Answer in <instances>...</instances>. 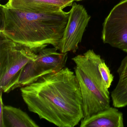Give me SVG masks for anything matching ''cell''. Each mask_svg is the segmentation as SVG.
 <instances>
[{
	"instance_id": "1",
	"label": "cell",
	"mask_w": 127,
	"mask_h": 127,
	"mask_svg": "<svg viewBox=\"0 0 127 127\" xmlns=\"http://www.w3.org/2000/svg\"><path fill=\"white\" fill-rule=\"evenodd\" d=\"M29 111L59 127H74L84 118L79 83L67 67L21 88Z\"/></svg>"
},
{
	"instance_id": "2",
	"label": "cell",
	"mask_w": 127,
	"mask_h": 127,
	"mask_svg": "<svg viewBox=\"0 0 127 127\" xmlns=\"http://www.w3.org/2000/svg\"><path fill=\"white\" fill-rule=\"evenodd\" d=\"M69 12L34 13L0 5V32L15 42L37 53L49 45L57 48Z\"/></svg>"
},
{
	"instance_id": "3",
	"label": "cell",
	"mask_w": 127,
	"mask_h": 127,
	"mask_svg": "<svg viewBox=\"0 0 127 127\" xmlns=\"http://www.w3.org/2000/svg\"><path fill=\"white\" fill-rule=\"evenodd\" d=\"M72 60L76 64L75 73L82 96L83 119H87L110 107V93L98 69L103 59L90 49Z\"/></svg>"
},
{
	"instance_id": "4",
	"label": "cell",
	"mask_w": 127,
	"mask_h": 127,
	"mask_svg": "<svg viewBox=\"0 0 127 127\" xmlns=\"http://www.w3.org/2000/svg\"><path fill=\"white\" fill-rule=\"evenodd\" d=\"M37 53L28 47L13 41L0 32V90L9 93L12 85L27 64Z\"/></svg>"
},
{
	"instance_id": "5",
	"label": "cell",
	"mask_w": 127,
	"mask_h": 127,
	"mask_svg": "<svg viewBox=\"0 0 127 127\" xmlns=\"http://www.w3.org/2000/svg\"><path fill=\"white\" fill-rule=\"evenodd\" d=\"M56 47L45 48L38 53L35 60L24 67L9 91L29 85L43 76L58 72L66 66L68 53L58 52Z\"/></svg>"
},
{
	"instance_id": "6",
	"label": "cell",
	"mask_w": 127,
	"mask_h": 127,
	"mask_svg": "<svg viewBox=\"0 0 127 127\" xmlns=\"http://www.w3.org/2000/svg\"><path fill=\"white\" fill-rule=\"evenodd\" d=\"M102 39L127 53V0H123L111 10L103 24Z\"/></svg>"
},
{
	"instance_id": "7",
	"label": "cell",
	"mask_w": 127,
	"mask_h": 127,
	"mask_svg": "<svg viewBox=\"0 0 127 127\" xmlns=\"http://www.w3.org/2000/svg\"><path fill=\"white\" fill-rule=\"evenodd\" d=\"M69 12L68 21L57 48L63 53L77 51L91 18L84 7L75 2Z\"/></svg>"
},
{
	"instance_id": "8",
	"label": "cell",
	"mask_w": 127,
	"mask_h": 127,
	"mask_svg": "<svg viewBox=\"0 0 127 127\" xmlns=\"http://www.w3.org/2000/svg\"><path fill=\"white\" fill-rule=\"evenodd\" d=\"M75 0H8V8L34 13H55L72 6Z\"/></svg>"
},
{
	"instance_id": "9",
	"label": "cell",
	"mask_w": 127,
	"mask_h": 127,
	"mask_svg": "<svg viewBox=\"0 0 127 127\" xmlns=\"http://www.w3.org/2000/svg\"><path fill=\"white\" fill-rule=\"evenodd\" d=\"M81 127H123V114L116 107H110L81 121Z\"/></svg>"
},
{
	"instance_id": "10",
	"label": "cell",
	"mask_w": 127,
	"mask_h": 127,
	"mask_svg": "<svg viewBox=\"0 0 127 127\" xmlns=\"http://www.w3.org/2000/svg\"><path fill=\"white\" fill-rule=\"evenodd\" d=\"M27 113L10 105H4L3 127H38Z\"/></svg>"
},
{
	"instance_id": "11",
	"label": "cell",
	"mask_w": 127,
	"mask_h": 127,
	"mask_svg": "<svg viewBox=\"0 0 127 127\" xmlns=\"http://www.w3.org/2000/svg\"><path fill=\"white\" fill-rule=\"evenodd\" d=\"M113 105L123 108L127 105V74L119 78L116 86L111 93Z\"/></svg>"
},
{
	"instance_id": "12",
	"label": "cell",
	"mask_w": 127,
	"mask_h": 127,
	"mask_svg": "<svg viewBox=\"0 0 127 127\" xmlns=\"http://www.w3.org/2000/svg\"><path fill=\"white\" fill-rule=\"evenodd\" d=\"M98 69L105 85L109 89L113 81L114 76L104 59L99 64Z\"/></svg>"
},
{
	"instance_id": "13",
	"label": "cell",
	"mask_w": 127,
	"mask_h": 127,
	"mask_svg": "<svg viewBox=\"0 0 127 127\" xmlns=\"http://www.w3.org/2000/svg\"><path fill=\"white\" fill-rule=\"evenodd\" d=\"M119 78L127 74V56L122 60L117 70Z\"/></svg>"
},
{
	"instance_id": "14",
	"label": "cell",
	"mask_w": 127,
	"mask_h": 127,
	"mask_svg": "<svg viewBox=\"0 0 127 127\" xmlns=\"http://www.w3.org/2000/svg\"><path fill=\"white\" fill-rule=\"evenodd\" d=\"M0 127H3V102L2 95V91L0 90Z\"/></svg>"
},
{
	"instance_id": "15",
	"label": "cell",
	"mask_w": 127,
	"mask_h": 127,
	"mask_svg": "<svg viewBox=\"0 0 127 127\" xmlns=\"http://www.w3.org/2000/svg\"><path fill=\"white\" fill-rule=\"evenodd\" d=\"M81 0H75V1H81Z\"/></svg>"
}]
</instances>
